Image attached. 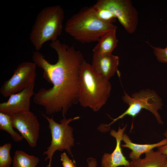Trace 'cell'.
<instances>
[{
  "label": "cell",
  "instance_id": "cell-1",
  "mask_svg": "<svg viewBox=\"0 0 167 167\" xmlns=\"http://www.w3.org/2000/svg\"><path fill=\"white\" fill-rule=\"evenodd\" d=\"M50 46L58 55L54 64L39 51L32 54L33 62L44 71L43 77L53 85L50 88H40L34 94L33 101L43 107L47 114L61 112L64 117L69 108L78 103L79 71L85 60L80 50L58 40L51 42Z\"/></svg>",
  "mask_w": 167,
  "mask_h": 167
},
{
  "label": "cell",
  "instance_id": "cell-2",
  "mask_svg": "<svg viewBox=\"0 0 167 167\" xmlns=\"http://www.w3.org/2000/svg\"><path fill=\"white\" fill-rule=\"evenodd\" d=\"M78 87V102L82 107H88L94 112L105 104L111 90L109 80L97 75L85 60L80 69Z\"/></svg>",
  "mask_w": 167,
  "mask_h": 167
},
{
  "label": "cell",
  "instance_id": "cell-3",
  "mask_svg": "<svg viewBox=\"0 0 167 167\" xmlns=\"http://www.w3.org/2000/svg\"><path fill=\"white\" fill-rule=\"evenodd\" d=\"M117 28L113 24L101 21L92 6L82 8L67 20L65 26L68 34L82 43L98 41L104 35Z\"/></svg>",
  "mask_w": 167,
  "mask_h": 167
},
{
  "label": "cell",
  "instance_id": "cell-4",
  "mask_svg": "<svg viewBox=\"0 0 167 167\" xmlns=\"http://www.w3.org/2000/svg\"><path fill=\"white\" fill-rule=\"evenodd\" d=\"M64 13L59 5L47 6L38 13L32 28L29 39L36 51L47 41H55L61 34Z\"/></svg>",
  "mask_w": 167,
  "mask_h": 167
},
{
  "label": "cell",
  "instance_id": "cell-5",
  "mask_svg": "<svg viewBox=\"0 0 167 167\" xmlns=\"http://www.w3.org/2000/svg\"><path fill=\"white\" fill-rule=\"evenodd\" d=\"M122 99L128 105V107L121 114L114 119L108 126L126 115L134 118L143 109L149 110L153 114L159 123L163 124L158 112L163 105L162 101L154 91L149 89L143 90L133 93L131 97L125 92Z\"/></svg>",
  "mask_w": 167,
  "mask_h": 167
},
{
  "label": "cell",
  "instance_id": "cell-6",
  "mask_svg": "<svg viewBox=\"0 0 167 167\" xmlns=\"http://www.w3.org/2000/svg\"><path fill=\"white\" fill-rule=\"evenodd\" d=\"M43 116L48 122L51 136L50 145L43 154L47 156L45 161L49 160L47 167H51L53 156L56 151L65 150L70 154H71V148L74 145V139L73 129L69 124L71 122L79 119V117L77 116L69 119L64 117L60 120V123H58L54 121L53 117Z\"/></svg>",
  "mask_w": 167,
  "mask_h": 167
},
{
  "label": "cell",
  "instance_id": "cell-7",
  "mask_svg": "<svg viewBox=\"0 0 167 167\" xmlns=\"http://www.w3.org/2000/svg\"><path fill=\"white\" fill-rule=\"evenodd\" d=\"M94 5L110 11L128 33L132 34L136 31L138 13L131 0H99Z\"/></svg>",
  "mask_w": 167,
  "mask_h": 167
},
{
  "label": "cell",
  "instance_id": "cell-8",
  "mask_svg": "<svg viewBox=\"0 0 167 167\" xmlns=\"http://www.w3.org/2000/svg\"><path fill=\"white\" fill-rule=\"evenodd\" d=\"M37 66L33 62H24L19 64L11 77L1 86V94L4 97H9L35 84Z\"/></svg>",
  "mask_w": 167,
  "mask_h": 167
},
{
  "label": "cell",
  "instance_id": "cell-9",
  "mask_svg": "<svg viewBox=\"0 0 167 167\" xmlns=\"http://www.w3.org/2000/svg\"><path fill=\"white\" fill-rule=\"evenodd\" d=\"M10 115L14 128L17 129L32 148L36 145L40 131V123L36 116L29 111L12 113Z\"/></svg>",
  "mask_w": 167,
  "mask_h": 167
},
{
  "label": "cell",
  "instance_id": "cell-10",
  "mask_svg": "<svg viewBox=\"0 0 167 167\" xmlns=\"http://www.w3.org/2000/svg\"><path fill=\"white\" fill-rule=\"evenodd\" d=\"M35 84L22 91L12 94L6 102L0 103V112L9 114L30 111V100L34 95Z\"/></svg>",
  "mask_w": 167,
  "mask_h": 167
},
{
  "label": "cell",
  "instance_id": "cell-11",
  "mask_svg": "<svg viewBox=\"0 0 167 167\" xmlns=\"http://www.w3.org/2000/svg\"><path fill=\"white\" fill-rule=\"evenodd\" d=\"M119 57L112 54L101 55L93 53L92 67L99 75L109 80L118 71Z\"/></svg>",
  "mask_w": 167,
  "mask_h": 167
},
{
  "label": "cell",
  "instance_id": "cell-12",
  "mask_svg": "<svg viewBox=\"0 0 167 167\" xmlns=\"http://www.w3.org/2000/svg\"><path fill=\"white\" fill-rule=\"evenodd\" d=\"M119 127L117 131L114 130L110 131V134L116 140V146L114 150L111 154L105 153L103 155L101 161L102 167H118L130 165V162L123 155L121 148V143L122 136L126 128Z\"/></svg>",
  "mask_w": 167,
  "mask_h": 167
},
{
  "label": "cell",
  "instance_id": "cell-13",
  "mask_svg": "<svg viewBox=\"0 0 167 167\" xmlns=\"http://www.w3.org/2000/svg\"><path fill=\"white\" fill-rule=\"evenodd\" d=\"M122 140L124 143V144L121 145L122 147L127 148L131 150L129 154V157L132 161L138 159L140 158V156L143 153H146L155 148H158L167 143V140L165 138L154 143L137 144L132 142L129 136L125 133L122 136Z\"/></svg>",
  "mask_w": 167,
  "mask_h": 167
},
{
  "label": "cell",
  "instance_id": "cell-14",
  "mask_svg": "<svg viewBox=\"0 0 167 167\" xmlns=\"http://www.w3.org/2000/svg\"><path fill=\"white\" fill-rule=\"evenodd\" d=\"M143 159L141 158L132 161L130 165L133 167H165L167 156L158 150L155 151L153 150L145 153Z\"/></svg>",
  "mask_w": 167,
  "mask_h": 167
},
{
  "label": "cell",
  "instance_id": "cell-15",
  "mask_svg": "<svg viewBox=\"0 0 167 167\" xmlns=\"http://www.w3.org/2000/svg\"><path fill=\"white\" fill-rule=\"evenodd\" d=\"M116 29H114L102 36L92 49L93 53L101 55L112 54L118 45Z\"/></svg>",
  "mask_w": 167,
  "mask_h": 167
},
{
  "label": "cell",
  "instance_id": "cell-16",
  "mask_svg": "<svg viewBox=\"0 0 167 167\" xmlns=\"http://www.w3.org/2000/svg\"><path fill=\"white\" fill-rule=\"evenodd\" d=\"M39 161L36 156L28 154L22 150H16L13 156V167H36Z\"/></svg>",
  "mask_w": 167,
  "mask_h": 167
},
{
  "label": "cell",
  "instance_id": "cell-17",
  "mask_svg": "<svg viewBox=\"0 0 167 167\" xmlns=\"http://www.w3.org/2000/svg\"><path fill=\"white\" fill-rule=\"evenodd\" d=\"M13 128L10 115L0 112V129L7 132L15 142L21 141L23 138V137L15 131Z\"/></svg>",
  "mask_w": 167,
  "mask_h": 167
},
{
  "label": "cell",
  "instance_id": "cell-18",
  "mask_svg": "<svg viewBox=\"0 0 167 167\" xmlns=\"http://www.w3.org/2000/svg\"><path fill=\"white\" fill-rule=\"evenodd\" d=\"M12 145L5 143L0 146V167H10L13 161L10 155Z\"/></svg>",
  "mask_w": 167,
  "mask_h": 167
},
{
  "label": "cell",
  "instance_id": "cell-19",
  "mask_svg": "<svg viewBox=\"0 0 167 167\" xmlns=\"http://www.w3.org/2000/svg\"><path fill=\"white\" fill-rule=\"evenodd\" d=\"M92 7L96 15L101 21L112 24L115 21L116 17L108 10L97 7L94 5Z\"/></svg>",
  "mask_w": 167,
  "mask_h": 167
},
{
  "label": "cell",
  "instance_id": "cell-20",
  "mask_svg": "<svg viewBox=\"0 0 167 167\" xmlns=\"http://www.w3.org/2000/svg\"><path fill=\"white\" fill-rule=\"evenodd\" d=\"M157 60L162 63H167V46L164 48L151 45Z\"/></svg>",
  "mask_w": 167,
  "mask_h": 167
},
{
  "label": "cell",
  "instance_id": "cell-21",
  "mask_svg": "<svg viewBox=\"0 0 167 167\" xmlns=\"http://www.w3.org/2000/svg\"><path fill=\"white\" fill-rule=\"evenodd\" d=\"M60 157V160L62 162L63 167H76L65 152L61 154Z\"/></svg>",
  "mask_w": 167,
  "mask_h": 167
},
{
  "label": "cell",
  "instance_id": "cell-22",
  "mask_svg": "<svg viewBox=\"0 0 167 167\" xmlns=\"http://www.w3.org/2000/svg\"><path fill=\"white\" fill-rule=\"evenodd\" d=\"M164 135L167 140V130L165 132ZM158 150L167 156V143L165 145L158 148Z\"/></svg>",
  "mask_w": 167,
  "mask_h": 167
},
{
  "label": "cell",
  "instance_id": "cell-23",
  "mask_svg": "<svg viewBox=\"0 0 167 167\" xmlns=\"http://www.w3.org/2000/svg\"><path fill=\"white\" fill-rule=\"evenodd\" d=\"M88 166L89 167H96V162L95 159L94 158L90 159V160L88 159ZM125 167H133V166L130 165L126 166Z\"/></svg>",
  "mask_w": 167,
  "mask_h": 167
},
{
  "label": "cell",
  "instance_id": "cell-24",
  "mask_svg": "<svg viewBox=\"0 0 167 167\" xmlns=\"http://www.w3.org/2000/svg\"><path fill=\"white\" fill-rule=\"evenodd\" d=\"M165 167H167V161Z\"/></svg>",
  "mask_w": 167,
  "mask_h": 167
},
{
  "label": "cell",
  "instance_id": "cell-25",
  "mask_svg": "<svg viewBox=\"0 0 167 167\" xmlns=\"http://www.w3.org/2000/svg\"></svg>",
  "mask_w": 167,
  "mask_h": 167
}]
</instances>
